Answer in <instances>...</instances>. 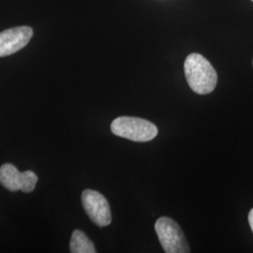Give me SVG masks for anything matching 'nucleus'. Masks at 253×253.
<instances>
[{"label":"nucleus","instance_id":"nucleus-1","mask_svg":"<svg viewBox=\"0 0 253 253\" xmlns=\"http://www.w3.org/2000/svg\"><path fill=\"white\" fill-rule=\"evenodd\" d=\"M184 73L191 90L199 95L213 92L217 85V72L202 54L193 53L187 56Z\"/></svg>","mask_w":253,"mask_h":253},{"label":"nucleus","instance_id":"nucleus-2","mask_svg":"<svg viewBox=\"0 0 253 253\" xmlns=\"http://www.w3.org/2000/svg\"><path fill=\"white\" fill-rule=\"evenodd\" d=\"M111 130L115 135L133 142H149L158 135L159 129L150 121L139 118L119 117L111 124Z\"/></svg>","mask_w":253,"mask_h":253},{"label":"nucleus","instance_id":"nucleus-3","mask_svg":"<svg viewBox=\"0 0 253 253\" xmlns=\"http://www.w3.org/2000/svg\"><path fill=\"white\" fill-rule=\"evenodd\" d=\"M155 230L165 253H190V246L183 231L172 218L160 217L156 221Z\"/></svg>","mask_w":253,"mask_h":253},{"label":"nucleus","instance_id":"nucleus-4","mask_svg":"<svg viewBox=\"0 0 253 253\" xmlns=\"http://www.w3.org/2000/svg\"><path fill=\"white\" fill-rule=\"evenodd\" d=\"M82 204L84 211L96 225L108 226L112 222L108 201L100 192L92 190H84L82 193Z\"/></svg>","mask_w":253,"mask_h":253},{"label":"nucleus","instance_id":"nucleus-5","mask_svg":"<svg viewBox=\"0 0 253 253\" xmlns=\"http://www.w3.org/2000/svg\"><path fill=\"white\" fill-rule=\"evenodd\" d=\"M33 36L29 27H17L6 29L0 33V57L15 54L27 45Z\"/></svg>","mask_w":253,"mask_h":253},{"label":"nucleus","instance_id":"nucleus-6","mask_svg":"<svg viewBox=\"0 0 253 253\" xmlns=\"http://www.w3.org/2000/svg\"><path fill=\"white\" fill-rule=\"evenodd\" d=\"M22 172L18 169L10 164L6 163L0 167V183L1 185L12 192H16L21 189Z\"/></svg>","mask_w":253,"mask_h":253},{"label":"nucleus","instance_id":"nucleus-7","mask_svg":"<svg viewBox=\"0 0 253 253\" xmlns=\"http://www.w3.org/2000/svg\"><path fill=\"white\" fill-rule=\"evenodd\" d=\"M70 252L73 253H95L96 250L86 235L80 230H75L71 238Z\"/></svg>","mask_w":253,"mask_h":253},{"label":"nucleus","instance_id":"nucleus-8","mask_svg":"<svg viewBox=\"0 0 253 253\" xmlns=\"http://www.w3.org/2000/svg\"><path fill=\"white\" fill-rule=\"evenodd\" d=\"M38 176L36 173L32 171H26L22 172V180H21V189L23 192L29 193L35 190Z\"/></svg>","mask_w":253,"mask_h":253},{"label":"nucleus","instance_id":"nucleus-9","mask_svg":"<svg viewBox=\"0 0 253 253\" xmlns=\"http://www.w3.org/2000/svg\"><path fill=\"white\" fill-rule=\"evenodd\" d=\"M249 223L251 225L253 233V208L250 211V214H249Z\"/></svg>","mask_w":253,"mask_h":253},{"label":"nucleus","instance_id":"nucleus-10","mask_svg":"<svg viewBox=\"0 0 253 253\" xmlns=\"http://www.w3.org/2000/svg\"><path fill=\"white\" fill-rule=\"evenodd\" d=\"M252 1H253V0H252Z\"/></svg>","mask_w":253,"mask_h":253},{"label":"nucleus","instance_id":"nucleus-11","mask_svg":"<svg viewBox=\"0 0 253 253\" xmlns=\"http://www.w3.org/2000/svg\"></svg>","mask_w":253,"mask_h":253}]
</instances>
